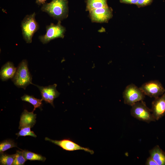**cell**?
Segmentation results:
<instances>
[{
  "label": "cell",
  "mask_w": 165,
  "mask_h": 165,
  "mask_svg": "<svg viewBox=\"0 0 165 165\" xmlns=\"http://www.w3.org/2000/svg\"><path fill=\"white\" fill-rule=\"evenodd\" d=\"M17 68L15 67L13 63L8 61L2 67L0 70V78L2 81H5L12 79L16 72Z\"/></svg>",
  "instance_id": "13"
},
{
  "label": "cell",
  "mask_w": 165,
  "mask_h": 165,
  "mask_svg": "<svg viewBox=\"0 0 165 165\" xmlns=\"http://www.w3.org/2000/svg\"><path fill=\"white\" fill-rule=\"evenodd\" d=\"M151 109L156 120H158L165 115V93L160 97L155 98L152 102Z\"/></svg>",
  "instance_id": "11"
},
{
  "label": "cell",
  "mask_w": 165,
  "mask_h": 165,
  "mask_svg": "<svg viewBox=\"0 0 165 165\" xmlns=\"http://www.w3.org/2000/svg\"><path fill=\"white\" fill-rule=\"evenodd\" d=\"M35 13L25 16L21 22L22 34L27 43H31L32 37L39 28V25L35 19Z\"/></svg>",
  "instance_id": "3"
},
{
  "label": "cell",
  "mask_w": 165,
  "mask_h": 165,
  "mask_svg": "<svg viewBox=\"0 0 165 165\" xmlns=\"http://www.w3.org/2000/svg\"><path fill=\"white\" fill-rule=\"evenodd\" d=\"M15 154H8L0 153V164L1 165H12L14 162Z\"/></svg>",
  "instance_id": "18"
},
{
  "label": "cell",
  "mask_w": 165,
  "mask_h": 165,
  "mask_svg": "<svg viewBox=\"0 0 165 165\" xmlns=\"http://www.w3.org/2000/svg\"><path fill=\"white\" fill-rule=\"evenodd\" d=\"M145 164L146 165H158L156 163L150 156L147 159Z\"/></svg>",
  "instance_id": "24"
},
{
  "label": "cell",
  "mask_w": 165,
  "mask_h": 165,
  "mask_svg": "<svg viewBox=\"0 0 165 165\" xmlns=\"http://www.w3.org/2000/svg\"><path fill=\"white\" fill-rule=\"evenodd\" d=\"M46 0H36V3L39 5L43 4L45 3Z\"/></svg>",
  "instance_id": "25"
},
{
  "label": "cell",
  "mask_w": 165,
  "mask_h": 165,
  "mask_svg": "<svg viewBox=\"0 0 165 165\" xmlns=\"http://www.w3.org/2000/svg\"><path fill=\"white\" fill-rule=\"evenodd\" d=\"M138 0H120L121 3L129 4L136 5Z\"/></svg>",
  "instance_id": "23"
},
{
  "label": "cell",
  "mask_w": 165,
  "mask_h": 165,
  "mask_svg": "<svg viewBox=\"0 0 165 165\" xmlns=\"http://www.w3.org/2000/svg\"><path fill=\"white\" fill-rule=\"evenodd\" d=\"M45 140L57 145L63 149L68 151H74L82 150L86 152L93 154L94 152L88 148L82 147L70 139H64L60 140H53L46 137Z\"/></svg>",
  "instance_id": "8"
},
{
  "label": "cell",
  "mask_w": 165,
  "mask_h": 165,
  "mask_svg": "<svg viewBox=\"0 0 165 165\" xmlns=\"http://www.w3.org/2000/svg\"><path fill=\"white\" fill-rule=\"evenodd\" d=\"M131 106L130 114L134 117L147 123L156 121L151 110L147 107L143 101L138 102Z\"/></svg>",
  "instance_id": "4"
},
{
  "label": "cell",
  "mask_w": 165,
  "mask_h": 165,
  "mask_svg": "<svg viewBox=\"0 0 165 165\" xmlns=\"http://www.w3.org/2000/svg\"><path fill=\"white\" fill-rule=\"evenodd\" d=\"M89 12L93 22L108 23L113 16L112 9L108 6L91 10Z\"/></svg>",
  "instance_id": "9"
},
{
  "label": "cell",
  "mask_w": 165,
  "mask_h": 165,
  "mask_svg": "<svg viewBox=\"0 0 165 165\" xmlns=\"http://www.w3.org/2000/svg\"><path fill=\"white\" fill-rule=\"evenodd\" d=\"M153 0H138L136 4L138 8L145 7L150 5Z\"/></svg>",
  "instance_id": "22"
},
{
  "label": "cell",
  "mask_w": 165,
  "mask_h": 165,
  "mask_svg": "<svg viewBox=\"0 0 165 165\" xmlns=\"http://www.w3.org/2000/svg\"><path fill=\"white\" fill-rule=\"evenodd\" d=\"M41 9L54 19L61 21L68 16V1L52 0L50 3L43 4Z\"/></svg>",
  "instance_id": "1"
},
{
  "label": "cell",
  "mask_w": 165,
  "mask_h": 165,
  "mask_svg": "<svg viewBox=\"0 0 165 165\" xmlns=\"http://www.w3.org/2000/svg\"><path fill=\"white\" fill-rule=\"evenodd\" d=\"M36 114L33 112H29L25 109L22 113L19 122V129L25 127H33L36 123Z\"/></svg>",
  "instance_id": "12"
},
{
  "label": "cell",
  "mask_w": 165,
  "mask_h": 165,
  "mask_svg": "<svg viewBox=\"0 0 165 165\" xmlns=\"http://www.w3.org/2000/svg\"><path fill=\"white\" fill-rule=\"evenodd\" d=\"M139 88L145 95L155 98L162 95L165 92V89L162 84L156 80L146 82Z\"/></svg>",
  "instance_id": "7"
},
{
  "label": "cell",
  "mask_w": 165,
  "mask_h": 165,
  "mask_svg": "<svg viewBox=\"0 0 165 165\" xmlns=\"http://www.w3.org/2000/svg\"><path fill=\"white\" fill-rule=\"evenodd\" d=\"M24 156L27 160H38L44 162L46 158L41 155L37 154L28 150H22Z\"/></svg>",
  "instance_id": "17"
},
{
  "label": "cell",
  "mask_w": 165,
  "mask_h": 165,
  "mask_svg": "<svg viewBox=\"0 0 165 165\" xmlns=\"http://www.w3.org/2000/svg\"><path fill=\"white\" fill-rule=\"evenodd\" d=\"M15 147H17V146L13 140L11 139L4 140L0 143V152L3 153L8 149Z\"/></svg>",
  "instance_id": "19"
},
{
  "label": "cell",
  "mask_w": 165,
  "mask_h": 165,
  "mask_svg": "<svg viewBox=\"0 0 165 165\" xmlns=\"http://www.w3.org/2000/svg\"><path fill=\"white\" fill-rule=\"evenodd\" d=\"M27 160L24 156L22 150H16L13 165H23Z\"/></svg>",
  "instance_id": "20"
},
{
  "label": "cell",
  "mask_w": 165,
  "mask_h": 165,
  "mask_svg": "<svg viewBox=\"0 0 165 165\" xmlns=\"http://www.w3.org/2000/svg\"><path fill=\"white\" fill-rule=\"evenodd\" d=\"M150 156L158 165H165V152L157 145L149 151Z\"/></svg>",
  "instance_id": "14"
},
{
  "label": "cell",
  "mask_w": 165,
  "mask_h": 165,
  "mask_svg": "<svg viewBox=\"0 0 165 165\" xmlns=\"http://www.w3.org/2000/svg\"><path fill=\"white\" fill-rule=\"evenodd\" d=\"M123 97L125 104L132 106L136 103L143 101L145 95L139 87L131 83L126 87L123 93Z\"/></svg>",
  "instance_id": "5"
},
{
  "label": "cell",
  "mask_w": 165,
  "mask_h": 165,
  "mask_svg": "<svg viewBox=\"0 0 165 165\" xmlns=\"http://www.w3.org/2000/svg\"><path fill=\"white\" fill-rule=\"evenodd\" d=\"M32 84L36 86L38 88L41 92L42 101L50 104L54 107L53 101L60 94L56 89L57 84H54L46 86H40L33 83Z\"/></svg>",
  "instance_id": "10"
},
{
  "label": "cell",
  "mask_w": 165,
  "mask_h": 165,
  "mask_svg": "<svg viewBox=\"0 0 165 165\" xmlns=\"http://www.w3.org/2000/svg\"><path fill=\"white\" fill-rule=\"evenodd\" d=\"M21 98L22 101L28 102L33 105L34 108L32 112H33L37 108L41 109L42 101V99H37L33 96L27 94H24L21 97Z\"/></svg>",
  "instance_id": "16"
},
{
  "label": "cell",
  "mask_w": 165,
  "mask_h": 165,
  "mask_svg": "<svg viewBox=\"0 0 165 165\" xmlns=\"http://www.w3.org/2000/svg\"><path fill=\"white\" fill-rule=\"evenodd\" d=\"M30 127H25L20 129L19 132L16 134L17 137L20 136H30L35 138L37 137L36 135L33 131L31 130Z\"/></svg>",
  "instance_id": "21"
},
{
  "label": "cell",
  "mask_w": 165,
  "mask_h": 165,
  "mask_svg": "<svg viewBox=\"0 0 165 165\" xmlns=\"http://www.w3.org/2000/svg\"><path fill=\"white\" fill-rule=\"evenodd\" d=\"M107 0H87L86 10H91L108 6Z\"/></svg>",
  "instance_id": "15"
},
{
  "label": "cell",
  "mask_w": 165,
  "mask_h": 165,
  "mask_svg": "<svg viewBox=\"0 0 165 165\" xmlns=\"http://www.w3.org/2000/svg\"><path fill=\"white\" fill-rule=\"evenodd\" d=\"M32 76L28 67V62L26 60H24L17 68L12 81L17 87L25 90L28 86L32 84Z\"/></svg>",
  "instance_id": "2"
},
{
  "label": "cell",
  "mask_w": 165,
  "mask_h": 165,
  "mask_svg": "<svg viewBox=\"0 0 165 165\" xmlns=\"http://www.w3.org/2000/svg\"><path fill=\"white\" fill-rule=\"evenodd\" d=\"M46 34L39 37L40 41L43 44L47 43L55 38L64 37L66 29L61 25V21H59L56 24L51 23L46 26Z\"/></svg>",
  "instance_id": "6"
}]
</instances>
